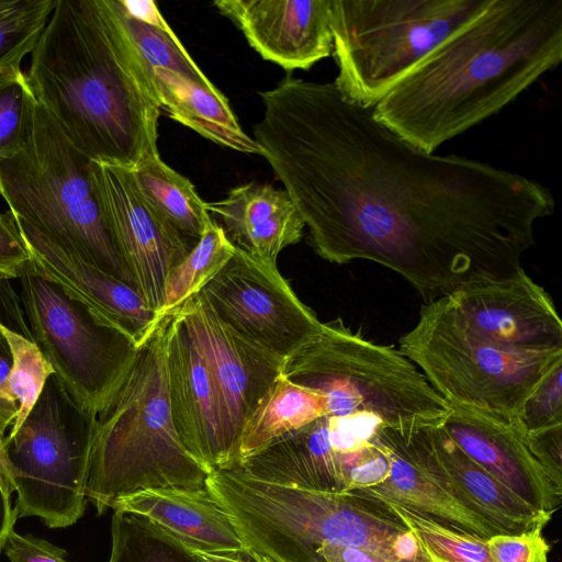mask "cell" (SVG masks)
Segmentation results:
<instances>
[{
  "label": "cell",
  "instance_id": "obj_1",
  "mask_svg": "<svg viewBox=\"0 0 562 562\" xmlns=\"http://www.w3.org/2000/svg\"><path fill=\"white\" fill-rule=\"evenodd\" d=\"M254 126L315 252L373 261L430 303L510 277L554 213L551 190L456 154L415 148L334 82L285 77L260 93Z\"/></svg>",
  "mask_w": 562,
  "mask_h": 562
},
{
  "label": "cell",
  "instance_id": "obj_2",
  "mask_svg": "<svg viewBox=\"0 0 562 562\" xmlns=\"http://www.w3.org/2000/svg\"><path fill=\"white\" fill-rule=\"evenodd\" d=\"M562 59V0H487L414 66L372 114L432 154L498 113Z\"/></svg>",
  "mask_w": 562,
  "mask_h": 562
},
{
  "label": "cell",
  "instance_id": "obj_3",
  "mask_svg": "<svg viewBox=\"0 0 562 562\" xmlns=\"http://www.w3.org/2000/svg\"><path fill=\"white\" fill-rule=\"evenodd\" d=\"M26 77L37 103L91 160L133 169L158 149L153 71L119 0H57Z\"/></svg>",
  "mask_w": 562,
  "mask_h": 562
},
{
  "label": "cell",
  "instance_id": "obj_4",
  "mask_svg": "<svg viewBox=\"0 0 562 562\" xmlns=\"http://www.w3.org/2000/svg\"><path fill=\"white\" fill-rule=\"evenodd\" d=\"M168 316L140 345L122 383L95 416L87 501L98 513L136 492L205 488L210 471L184 448L167 392Z\"/></svg>",
  "mask_w": 562,
  "mask_h": 562
},
{
  "label": "cell",
  "instance_id": "obj_5",
  "mask_svg": "<svg viewBox=\"0 0 562 562\" xmlns=\"http://www.w3.org/2000/svg\"><path fill=\"white\" fill-rule=\"evenodd\" d=\"M0 195L14 220L136 289L109 225L92 160L38 103L27 143L0 160Z\"/></svg>",
  "mask_w": 562,
  "mask_h": 562
},
{
  "label": "cell",
  "instance_id": "obj_6",
  "mask_svg": "<svg viewBox=\"0 0 562 562\" xmlns=\"http://www.w3.org/2000/svg\"><path fill=\"white\" fill-rule=\"evenodd\" d=\"M281 374L324 397L327 415L367 414L386 427L441 422L451 406L398 349L337 318L284 359Z\"/></svg>",
  "mask_w": 562,
  "mask_h": 562
},
{
  "label": "cell",
  "instance_id": "obj_7",
  "mask_svg": "<svg viewBox=\"0 0 562 562\" xmlns=\"http://www.w3.org/2000/svg\"><path fill=\"white\" fill-rule=\"evenodd\" d=\"M487 0H329L334 81L373 108L414 66Z\"/></svg>",
  "mask_w": 562,
  "mask_h": 562
},
{
  "label": "cell",
  "instance_id": "obj_8",
  "mask_svg": "<svg viewBox=\"0 0 562 562\" xmlns=\"http://www.w3.org/2000/svg\"><path fill=\"white\" fill-rule=\"evenodd\" d=\"M398 350L451 407L515 424L524 402L559 361L562 349L520 351L471 333L448 296L426 303Z\"/></svg>",
  "mask_w": 562,
  "mask_h": 562
},
{
  "label": "cell",
  "instance_id": "obj_9",
  "mask_svg": "<svg viewBox=\"0 0 562 562\" xmlns=\"http://www.w3.org/2000/svg\"><path fill=\"white\" fill-rule=\"evenodd\" d=\"M94 430L95 416L52 374L22 425L3 440L16 518L36 516L64 528L82 516Z\"/></svg>",
  "mask_w": 562,
  "mask_h": 562
},
{
  "label": "cell",
  "instance_id": "obj_10",
  "mask_svg": "<svg viewBox=\"0 0 562 562\" xmlns=\"http://www.w3.org/2000/svg\"><path fill=\"white\" fill-rule=\"evenodd\" d=\"M18 279L31 339L71 398L97 416L122 383L140 346L101 322L30 261Z\"/></svg>",
  "mask_w": 562,
  "mask_h": 562
},
{
  "label": "cell",
  "instance_id": "obj_11",
  "mask_svg": "<svg viewBox=\"0 0 562 562\" xmlns=\"http://www.w3.org/2000/svg\"><path fill=\"white\" fill-rule=\"evenodd\" d=\"M199 295L224 325L283 360L313 339L323 326L277 265L237 248Z\"/></svg>",
  "mask_w": 562,
  "mask_h": 562
},
{
  "label": "cell",
  "instance_id": "obj_12",
  "mask_svg": "<svg viewBox=\"0 0 562 562\" xmlns=\"http://www.w3.org/2000/svg\"><path fill=\"white\" fill-rule=\"evenodd\" d=\"M92 168L109 225L136 290L161 321L169 274L196 241L156 211L132 169L93 160Z\"/></svg>",
  "mask_w": 562,
  "mask_h": 562
},
{
  "label": "cell",
  "instance_id": "obj_13",
  "mask_svg": "<svg viewBox=\"0 0 562 562\" xmlns=\"http://www.w3.org/2000/svg\"><path fill=\"white\" fill-rule=\"evenodd\" d=\"M448 299L459 321L486 341L520 351L562 349L558 310L548 292L522 268Z\"/></svg>",
  "mask_w": 562,
  "mask_h": 562
},
{
  "label": "cell",
  "instance_id": "obj_14",
  "mask_svg": "<svg viewBox=\"0 0 562 562\" xmlns=\"http://www.w3.org/2000/svg\"><path fill=\"white\" fill-rule=\"evenodd\" d=\"M176 311L204 358L215 384L237 467L238 443L245 422L280 375L284 360L224 325L199 294Z\"/></svg>",
  "mask_w": 562,
  "mask_h": 562
},
{
  "label": "cell",
  "instance_id": "obj_15",
  "mask_svg": "<svg viewBox=\"0 0 562 562\" xmlns=\"http://www.w3.org/2000/svg\"><path fill=\"white\" fill-rule=\"evenodd\" d=\"M167 316V392L179 438L191 456L210 473L233 469L236 467V457L206 362L179 312L175 311Z\"/></svg>",
  "mask_w": 562,
  "mask_h": 562
},
{
  "label": "cell",
  "instance_id": "obj_16",
  "mask_svg": "<svg viewBox=\"0 0 562 562\" xmlns=\"http://www.w3.org/2000/svg\"><path fill=\"white\" fill-rule=\"evenodd\" d=\"M266 60L307 70L333 52L329 0H220L213 3Z\"/></svg>",
  "mask_w": 562,
  "mask_h": 562
},
{
  "label": "cell",
  "instance_id": "obj_17",
  "mask_svg": "<svg viewBox=\"0 0 562 562\" xmlns=\"http://www.w3.org/2000/svg\"><path fill=\"white\" fill-rule=\"evenodd\" d=\"M15 222L30 255L29 261L40 274L138 346L148 339L161 321L136 289L56 246L26 224Z\"/></svg>",
  "mask_w": 562,
  "mask_h": 562
},
{
  "label": "cell",
  "instance_id": "obj_18",
  "mask_svg": "<svg viewBox=\"0 0 562 562\" xmlns=\"http://www.w3.org/2000/svg\"><path fill=\"white\" fill-rule=\"evenodd\" d=\"M441 426L468 457L532 508L550 515L559 508L562 493L516 424L451 407Z\"/></svg>",
  "mask_w": 562,
  "mask_h": 562
},
{
  "label": "cell",
  "instance_id": "obj_19",
  "mask_svg": "<svg viewBox=\"0 0 562 562\" xmlns=\"http://www.w3.org/2000/svg\"><path fill=\"white\" fill-rule=\"evenodd\" d=\"M206 209L235 248L271 265L305 228L285 190L271 184L237 186L223 200L206 202Z\"/></svg>",
  "mask_w": 562,
  "mask_h": 562
},
{
  "label": "cell",
  "instance_id": "obj_20",
  "mask_svg": "<svg viewBox=\"0 0 562 562\" xmlns=\"http://www.w3.org/2000/svg\"><path fill=\"white\" fill-rule=\"evenodd\" d=\"M112 509L138 514L201 552H246L229 514L209 490L158 487L119 499Z\"/></svg>",
  "mask_w": 562,
  "mask_h": 562
},
{
  "label": "cell",
  "instance_id": "obj_21",
  "mask_svg": "<svg viewBox=\"0 0 562 562\" xmlns=\"http://www.w3.org/2000/svg\"><path fill=\"white\" fill-rule=\"evenodd\" d=\"M441 422L428 424L427 431L438 459L462 496L502 533L543 529L552 515L532 508L475 463L451 439Z\"/></svg>",
  "mask_w": 562,
  "mask_h": 562
},
{
  "label": "cell",
  "instance_id": "obj_22",
  "mask_svg": "<svg viewBox=\"0 0 562 562\" xmlns=\"http://www.w3.org/2000/svg\"><path fill=\"white\" fill-rule=\"evenodd\" d=\"M380 429L378 440L389 458L390 473L376 486L353 491L406 507L445 527L482 539L487 540L502 533L491 522L456 501L419 465L383 437Z\"/></svg>",
  "mask_w": 562,
  "mask_h": 562
},
{
  "label": "cell",
  "instance_id": "obj_23",
  "mask_svg": "<svg viewBox=\"0 0 562 562\" xmlns=\"http://www.w3.org/2000/svg\"><path fill=\"white\" fill-rule=\"evenodd\" d=\"M154 87L162 110L173 121L220 146L261 156V149L240 126L226 97L177 72L151 69Z\"/></svg>",
  "mask_w": 562,
  "mask_h": 562
},
{
  "label": "cell",
  "instance_id": "obj_24",
  "mask_svg": "<svg viewBox=\"0 0 562 562\" xmlns=\"http://www.w3.org/2000/svg\"><path fill=\"white\" fill-rule=\"evenodd\" d=\"M325 415L323 395L280 373L245 422L237 467L246 458Z\"/></svg>",
  "mask_w": 562,
  "mask_h": 562
},
{
  "label": "cell",
  "instance_id": "obj_25",
  "mask_svg": "<svg viewBox=\"0 0 562 562\" xmlns=\"http://www.w3.org/2000/svg\"><path fill=\"white\" fill-rule=\"evenodd\" d=\"M132 170L156 211L183 235L198 241L212 217L193 183L169 167L158 149L146 154Z\"/></svg>",
  "mask_w": 562,
  "mask_h": 562
},
{
  "label": "cell",
  "instance_id": "obj_26",
  "mask_svg": "<svg viewBox=\"0 0 562 562\" xmlns=\"http://www.w3.org/2000/svg\"><path fill=\"white\" fill-rule=\"evenodd\" d=\"M109 562H205L178 537L144 516L114 509Z\"/></svg>",
  "mask_w": 562,
  "mask_h": 562
},
{
  "label": "cell",
  "instance_id": "obj_27",
  "mask_svg": "<svg viewBox=\"0 0 562 562\" xmlns=\"http://www.w3.org/2000/svg\"><path fill=\"white\" fill-rule=\"evenodd\" d=\"M235 246L211 218L188 256L169 274L160 318L198 295L228 263Z\"/></svg>",
  "mask_w": 562,
  "mask_h": 562
},
{
  "label": "cell",
  "instance_id": "obj_28",
  "mask_svg": "<svg viewBox=\"0 0 562 562\" xmlns=\"http://www.w3.org/2000/svg\"><path fill=\"white\" fill-rule=\"evenodd\" d=\"M36 106L37 101L21 66L0 67V160L11 157L27 143Z\"/></svg>",
  "mask_w": 562,
  "mask_h": 562
},
{
  "label": "cell",
  "instance_id": "obj_29",
  "mask_svg": "<svg viewBox=\"0 0 562 562\" xmlns=\"http://www.w3.org/2000/svg\"><path fill=\"white\" fill-rule=\"evenodd\" d=\"M436 562H493L487 540L445 527L406 507L384 501Z\"/></svg>",
  "mask_w": 562,
  "mask_h": 562
},
{
  "label": "cell",
  "instance_id": "obj_30",
  "mask_svg": "<svg viewBox=\"0 0 562 562\" xmlns=\"http://www.w3.org/2000/svg\"><path fill=\"white\" fill-rule=\"evenodd\" d=\"M0 331L4 336L12 357L9 387L18 403V414L9 430L14 432L24 422L40 397L47 379L54 370L32 339L4 324Z\"/></svg>",
  "mask_w": 562,
  "mask_h": 562
},
{
  "label": "cell",
  "instance_id": "obj_31",
  "mask_svg": "<svg viewBox=\"0 0 562 562\" xmlns=\"http://www.w3.org/2000/svg\"><path fill=\"white\" fill-rule=\"evenodd\" d=\"M57 0H0V67L31 54Z\"/></svg>",
  "mask_w": 562,
  "mask_h": 562
},
{
  "label": "cell",
  "instance_id": "obj_32",
  "mask_svg": "<svg viewBox=\"0 0 562 562\" xmlns=\"http://www.w3.org/2000/svg\"><path fill=\"white\" fill-rule=\"evenodd\" d=\"M121 10L132 37L151 69L173 71L202 86H214L166 21L158 25L148 24L126 15L122 7Z\"/></svg>",
  "mask_w": 562,
  "mask_h": 562
},
{
  "label": "cell",
  "instance_id": "obj_33",
  "mask_svg": "<svg viewBox=\"0 0 562 562\" xmlns=\"http://www.w3.org/2000/svg\"><path fill=\"white\" fill-rule=\"evenodd\" d=\"M562 361L528 395L515 422L522 434L562 424Z\"/></svg>",
  "mask_w": 562,
  "mask_h": 562
},
{
  "label": "cell",
  "instance_id": "obj_34",
  "mask_svg": "<svg viewBox=\"0 0 562 562\" xmlns=\"http://www.w3.org/2000/svg\"><path fill=\"white\" fill-rule=\"evenodd\" d=\"M542 528L517 535L499 533L487 539L493 562H548L550 546Z\"/></svg>",
  "mask_w": 562,
  "mask_h": 562
},
{
  "label": "cell",
  "instance_id": "obj_35",
  "mask_svg": "<svg viewBox=\"0 0 562 562\" xmlns=\"http://www.w3.org/2000/svg\"><path fill=\"white\" fill-rule=\"evenodd\" d=\"M524 435L529 451L562 493V424Z\"/></svg>",
  "mask_w": 562,
  "mask_h": 562
},
{
  "label": "cell",
  "instance_id": "obj_36",
  "mask_svg": "<svg viewBox=\"0 0 562 562\" xmlns=\"http://www.w3.org/2000/svg\"><path fill=\"white\" fill-rule=\"evenodd\" d=\"M29 259V251L12 213H0V279L19 278Z\"/></svg>",
  "mask_w": 562,
  "mask_h": 562
},
{
  "label": "cell",
  "instance_id": "obj_37",
  "mask_svg": "<svg viewBox=\"0 0 562 562\" xmlns=\"http://www.w3.org/2000/svg\"><path fill=\"white\" fill-rule=\"evenodd\" d=\"M11 562H67L66 551L50 542L11 530L4 548Z\"/></svg>",
  "mask_w": 562,
  "mask_h": 562
},
{
  "label": "cell",
  "instance_id": "obj_38",
  "mask_svg": "<svg viewBox=\"0 0 562 562\" xmlns=\"http://www.w3.org/2000/svg\"><path fill=\"white\" fill-rule=\"evenodd\" d=\"M12 367V357L9 345L0 331V435L13 424L18 414V403L9 387V375ZM5 437V436H4Z\"/></svg>",
  "mask_w": 562,
  "mask_h": 562
},
{
  "label": "cell",
  "instance_id": "obj_39",
  "mask_svg": "<svg viewBox=\"0 0 562 562\" xmlns=\"http://www.w3.org/2000/svg\"><path fill=\"white\" fill-rule=\"evenodd\" d=\"M317 554L322 562H391L368 550L334 544L321 547Z\"/></svg>",
  "mask_w": 562,
  "mask_h": 562
},
{
  "label": "cell",
  "instance_id": "obj_40",
  "mask_svg": "<svg viewBox=\"0 0 562 562\" xmlns=\"http://www.w3.org/2000/svg\"><path fill=\"white\" fill-rule=\"evenodd\" d=\"M11 494L0 477V552L4 548L8 535L13 530L16 519L14 508L11 506Z\"/></svg>",
  "mask_w": 562,
  "mask_h": 562
},
{
  "label": "cell",
  "instance_id": "obj_41",
  "mask_svg": "<svg viewBox=\"0 0 562 562\" xmlns=\"http://www.w3.org/2000/svg\"><path fill=\"white\" fill-rule=\"evenodd\" d=\"M196 552L205 562H255L246 552Z\"/></svg>",
  "mask_w": 562,
  "mask_h": 562
},
{
  "label": "cell",
  "instance_id": "obj_42",
  "mask_svg": "<svg viewBox=\"0 0 562 562\" xmlns=\"http://www.w3.org/2000/svg\"><path fill=\"white\" fill-rule=\"evenodd\" d=\"M3 440H4V436L0 435V477L3 480L5 486L9 490V493L11 494L12 493V488H11V483H10V476H9L7 460H5V453H4V448H3Z\"/></svg>",
  "mask_w": 562,
  "mask_h": 562
},
{
  "label": "cell",
  "instance_id": "obj_43",
  "mask_svg": "<svg viewBox=\"0 0 562 562\" xmlns=\"http://www.w3.org/2000/svg\"><path fill=\"white\" fill-rule=\"evenodd\" d=\"M2 323L0 322V327H1Z\"/></svg>",
  "mask_w": 562,
  "mask_h": 562
}]
</instances>
